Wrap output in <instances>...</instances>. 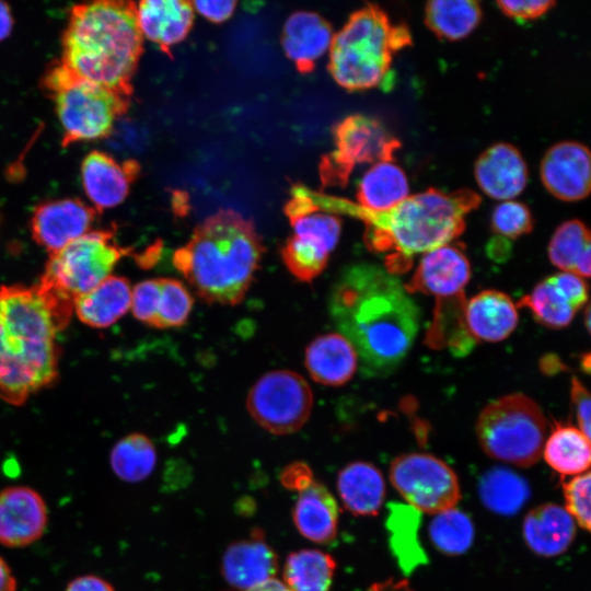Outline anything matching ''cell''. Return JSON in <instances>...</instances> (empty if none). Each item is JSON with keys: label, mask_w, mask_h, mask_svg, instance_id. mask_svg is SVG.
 <instances>
[{"label": "cell", "mask_w": 591, "mask_h": 591, "mask_svg": "<svg viewBox=\"0 0 591 591\" xmlns=\"http://www.w3.org/2000/svg\"><path fill=\"white\" fill-rule=\"evenodd\" d=\"M343 335L370 373L395 369L419 329V310L399 279L373 265H357L338 281L331 302Z\"/></svg>", "instance_id": "1"}, {"label": "cell", "mask_w": 591, "mask_h": 591, "mask_svg": "<svg viewBox=\"0 0 591 591\" xmlns=\"http://www.w3.org/2000/svg\"><path fill=\"white\" fill-rule=\"evenodd\" d=\"M73 304L45 289L0 288V398L22 405L51 384L58 370L56 336L69 323Z\"/></svg>", "instance_id": "2"}, {"label": "cell", "mask_w": 591, "mask_h": 591, "mask_svg": "<svg viewBox=\"0 0 591 591\" xmlns=\"http://www.w3.org/2000/svg\"><path fill=\"white\" fill-rule=\"evenodd\" d=\"M306 194L318 210L361 219L367 246L386 254V271L392 275L407 270L415 254H425L457 237L465 229V215L480 204L479 195L471 189L444 193L430 188L408 196L390 210L374 212L349 200L309 189Z\"/></svg>", "instance_id": "3"}, {"label": "cell", "mask_w": 591, "mask_h": 591, "mask_svg": "<svg viewBox=\"0 0 591 591\" xmlns=\"http://www.w3.org/2000/svg\"><path fill=\"white\" fill-rule=\"evenodd\" d=\"M141 51L136 4L101 0L71 9L59 62L78 78L130 97Z\"/></svg>", "instance_id": "4"}, {"label": "cell", "mask_w": 591, "mask_h": 591, "mask_svg": "<svg viewBox=\"0 0 591 591\" xmlns=\"http://www.w3.org/2000/svg\"><path fill=\"white\" fill-rule=\"evenodd\" d=\"M264 252L251 220L221 210L204 220L186 245L175 251L174 266L209 303L235 305L248 290Z\"/></svg>", "instance_id": "5"}, {"label": "cell", "mask_w": 591, "mask_h": 591, "mask_svg": "<svg viewBox=\"0 0 591 591\" xmlns=\"http://www.w3.org/2000/svg\"><path fill=\"white\" fill-rule=\"evenodd\" d=\"M410 43L405 25L393 24L381 8L368 4L352 13L333 37L329 72L349 91L379 86L390 78L394 53Z\"/></svg>", "instance_id": "6"}, {"label": "cell", "mask_w": 591, "mask_h": 591, "mask_svg": "<svg viewBox=\"0 0 591 591\" xmlns=\"http://www.w3.org/2000/svg\"><path fill=\"white\" fill-rule=\"evenodd\" d=\"M43 85L54 100L63 147L106 137L129 105V96L78 78L60 62L47 71Z\"/></svg>", "instance_id": "7"}, {"label": "cell", "mask_w": 591, "mask_h": 591, "mask_svg": "<svg viewBox=\"0 0 591 591\" xmlns=\"http://www.w3.org/2000/svg\"><path fill=\"white\" fill-rule=\"evenodd\" d=\"M546 428L540 406L529 396L514 393L499 397L482 410L476 434L488 456L529 467L542 456Z\"/></svg>", "instance_id": "8"}, {"label": "cell", "mask_w": 591, "mask_h": 591, "mask_svg": "<svg viewBox=\"0 0 591 591\" xmlns=\"http://www.w3.org/2000/svg\"><path fill=\"white\" fill-rule=\"evenodd\" d=\"M128 253L115 242L113 232L90 231L49 255L38 285L73 304L109 277Z\"/></svg>", "instance_id": "9"}, {"label": "cell", "mask_w": 591, "mask_h": 591, "mask_svg": "<svg viewBox=\"0 0 591 591\" xmlns=\"http://www.w3.org/2000/svg\"><path fill=\"white\" fill-rule=\"evenodd\" d=\"M335 150L320 164L322 183L344 186L357 164L392 161L399 141L379 120L350 115L334 129Z\"/></svg>", "instance_id": "10"}, {"label": "cell", "mask_w": 591, "mask_h": 591, "mask_svg": "<svg viewBox=\"0 0 591 591\" xmlns=\"http://www.w3.org/2000/svg\"><path fill=\"white\" fill-rule=\"evenodd\" d=\"M313 396L308 382L298 373L276 370L252 386L246 406L252 418L274 434L298 431L308 420Z\"/></svg>", "instance_id": "11"}, {"label": "cell", "mask_w": 591, "mask_h": 591, "mask_svg": "<svg viewBox=\"0 0 591 591\" xmlns=\"http://www.w3.org/2000/svg\"><path fill=\"white\" fill-rule=\"evenodd\" d=\"M390 480L408 506L418 512L437 514L455 508L461 498L455 472L428 453H407L394 459Z\"/></svg>", "instance_id": "12"}, {"label": "cell", "mask_w": 591, "mask_h": 591, "mask_svg": "<svg viewBox=\"0 0 591 591\" xmlns=\"http://www.w3.org/2000/svg\"><path fill=\"white\" fill-rule=\"evenodd\" d=\"M293 234L281 255L289 271L301 281H311L325 268L336 246L341 221L337 216L315 210L290 219Z\"/></svg>", "instance_id": "13"}, {"label": "cell", "mask_w": 591, "mask_h": 591, "mask_svg": "<svg viewBox=\"0 0 591 591\" xmlns=\"http://www.w3.org/2000/svg\"><path fill=\"white\" fill-rule=\"evenodd\" d=\"M48 523V509L43 496L24 485L0 490V544L21 548L38 541Z\"/></svg>", "instance_id": "14"}, {"label": "cell", "mask_w": 591, "mask_h": 591, "mask_svg": "<svg viewBox=\"0 0 591 591\" xmlns=\"http://www.w3.org/2000/svg\"><path fill=\"white\" fill-rule=\"evenodd\" d=\"M96 213L93 207L77 198L44 202L31 219L33 239L50 255L89 233Z\"/></svg>", "instance_id": "15"}, {"label": "cell", "mask_w": 591, "mask_h": 591, "mask_svg": "<svg viewBox=\"0 0 591 591\" xmlns=\"http://www.w3.org/2000/svg\"><path fill=\"white\" fill-rule=\"evenodd\" d=\"M541 178L545 188L560 200L583 199L591 186L588 148L576 141L556 143L543 157Z\"/></svg>", "instance_id": "16"}, {"label": "cell", "mask_w": 591, "mask_h": 591, "mask_svg": "<svg viewBox=\"0 0 591 591\" xmlns=\"http://www.w3.org/2000/svg\"><path fill=\"white\" fill-rule=\"evenodd\" d=\"M470 278L471 265L464 252L445 244L424 254L404 288L407 293L420 292L448 299L463 293Z\"/></svg>", "instance_id": "17"}, {"label": "cell", "mask_w": 591, "mask_h": 591, "mask_svg": "<svg viewBox=\"0 0 591 591\" xmlns=\"http://www.w3.org/2000/svg\"><path fill=\"white\" fill-rule=\"evenodd\" d=\"M277 570V554L259 529H254L248 537L230 544L221 558L222 577L236 591L274 579Z\"/></svg>", "instance_id": "18"}, {"label": "cell", "mask_w": 591, "mask_h": 591, "mask_svg": "<svg viewBox=\"0 0 591 591\" xmlns=\"http://www.w3.org/2000/svg\"><path fill=\"white\" fill-rule=\"evenodd\" d=\"M139 172L134 160L118 162L112 155L92 151L83 160L81 176L86 197L96 211L121 204Z\"/></svg>", "instance_id": "19"}, {"label": "cell", "mask_w": 591, "mask_h": 591, "mask_svg": "<svg viewBox=\"0 0 591 591\" xmlns=\"http://www.w3.org/2000/svg\"><path fill=\"white\" fill-rule=\"evenodd\" d=\"M475 178L480 189L498 200H510L526 186L528 169L519 150L509 143H496L475 163Z\"/></svg>", "instance_id": "20"}, {"label": "cell", "mask_w": 591, "mask_h": 591, "mask_svg": "<svg viewBox=\"0 0 591 591\" xmlns=\"http://www.w3.org/2000/svg\"><path fill=\"white\" fill-rule=\"evenodd\" d=\"M141 36L169 54L188 34L193 21L192 2L178 0H146L136 5Z\"/></svg>", "instance_id": "21"}, {"label": "cell", "mask_w": 591, "mask_h": 591, "mask_svg": "<svg viewBox=\"0 0 591 591\" xmlns=\"http://www.w3.org/2000/svg\"><path fill=\"white\" fill-rule=\"evenodd\" d=\"M333 37L331 25L322 16L314 12L298 11L285 23L282 47L297 69L305 73L329 50Z\"/></svg>", "instance_id": "22"}, {"label": "cell", "mask_w": 591, "mask_h": 591, "mask_svg": "<svg viewBox=\"0 0 591 591\" xmlns=\"http://www.w3.org/2000/svg\"><path fill=\"white\" fill-rule=\"evenodd\" d=\"M464 320L475 343H497L506 339L515 329L518 311L506 293L485 290L466 301Z\"/></svg>", "instance_id": "23"}, {"label": "cell", "mask_w": 591, "mask_h": 591, "mask_svg": "<svg viewBox=\"0 0 591 591\" xmlns=\"http://www.w3.org/2000/svg\"><path fill=\"white\" fill-rule=\"evenodd\" d=\"M522 536L533 553L543 557H555L571 545L576 536V522L564 507L543 503L525 515Z\"/></svg>", "instance_id": "24"}, {"label": "cell", "mask_w": 591, "mask_h": 591, "mask_svg": "<svg viewBox=\"0 0 591 591\" xmlns=\"http://www.w3.org/2000/svg\"><path fill=\"white\" fill-rule=\"evenodd\" d=\"M292 519L299 533L318 544L332 542L338 530V506L331 491L311 479L298 490Z\"/></svg>", "instance_id": "25"}, {"label": "cell", "mask_w": 591, "mask_h": 591, "mask_svg": "<svg viewBox=\"0 0 591 591\" xmlns=\"http://www.w3.org/2000/svg\"><path fill=\"white\" fill-rule=\"evenodd\" d=\"M304 363L314 381L338 386L355 374L358 355L343 334L329 333L316 337L308 346Z\"/></svg>", "instance_id": "26"}, {"label": "cell", "mask_w": 591, "mask_h": 591, "mask_svg": "<svg viewBox=\"0 0 591 591\" xmlns=\"http://www.w3.org/2000/svg\"><path fill=\"white\" fill-rule=\"evenodd\" d=\"M337 490L344 507L355 515H376L385 498L381 472L368 462L346 465L337 476Z\"/></svg>", "instance_id": "27"}, {"label": "cell", "mask_w": 591, "mask_h": 591, "mask_svg": "<svg viewBox=\"0 0 591 591\" xmlns=\"http://www.w3.org/2000/svg\"><path fill=\"white\" fill-rule=\"evenodd\" d=\"M132 289L126 278L109 276L73 302L78 318L92 327L113 325L131 305Z\"/></svg>", "instance_id": "28"}, {"label": "cell", "mask_w": 591, "mask_h": 591, "mask_svg": "<svg viewBox=\"0 0 591 591\" xmlns=\"http://www.w3.org/2000/svg\"><path fill=\"white\" fill-rule=\"evenodd\" d=\"M408 196L406 174L393 161L374 163L363 174L357 189L358 205L374 212L390 210Z\"/></svg>", "instance_id": "29"}, {"label": "cell", "mask_w": 591, "mask_h": 591, "mask_svg": "<svg viewBox=\"0 0 591 591\" xmlns=\"http://www.w3.org/2000/svg\"><path fill=\"white\" fill-rule=\"evenodd\" d=\"M545 462L561 476H576L590 466V439L577 427L556 424L544 442Z\"/></svg>", "instance_id": "30"}, {"label": "cell", "mask_w": 591, "mask_h": 591, "mask_svg": "<svg viewBox=\"0 0 591 591\" xmlns=\"http://www.w3.org/2000/svg\"><path fill=\"white\" fill-rule=\"evenodd\" d=\"M464 294L437 299L434 315L426 336L432 348L448 347L457 356L466 355L475 345L467 332L464 320Z\"/></svg>", "instance_id": "31"}, {"label": "cell", "mask_w": 591, "mask_h": 591, "mask_svg": "<svg viewBox=\"0 0 591 591\" xmlns=\"http://www.w3.org/2000/svg\"><path fill=\"white\" fill-rule=\"evenodd\" d=\"M548 257L563 271L589 277L591 241L584 223L577 219L561 223L549 241Z\"/></svg>", "instance_id": "32"}, {"label": "cell", "mask_w": 591, "mask_h": 591, "mask_svg": "<svg viewBox=\"0 0 591 591\" xmlns=\"http://www.w3.org/2000/svg\"><path fill=\"white\" fill-rule=\"evenodd\" d=\"M483 505L500 515L515 514L528 501L530 487L526 480L506 467H494L478 483Z\"/></svg>", "instance_id": "33"}, {"label": "cell", "mask_w": 591, "mask_h": 591, "mask_svg": "<svg viewBox=\"0 0 591 591\" xmlns=\"http://www.w3.org/2000/svg\"><path fill=\"white\" fill-rule=\"evenodd\" d=\"M336 569L335 559L320 549L291 553L283 566V583L290 591H328Z\"/></svg>", "instance_id": "34"}, {"label": "cell", "mask_w": 591, "mask_h": 591, "mask_svg": "<svg viewBox=\"0 0 591 591\" xmlns=\"http://www.w3.org/2000/svg\"><path fill=\"white\" fill-rule=\"evenodd\" d=\"M425 21L439 37L456 40L468 35L482 19V9L472 0H432L426 3Z\"/></svg>", "instance_id": "35"}, {"label": "cell", "mask_w": 591, "mask_h": 591, "mask_svg": "<svg viewBox=\"0 0 591 591\" xmlns=\"http://www.w3.org/2000/svg\"><path fill=\"white\" fill-rule=\"evenodd\" d=\"M157 450L144 434L130 433L118 440L109 454L113 473L125 483L147 479L157 465Z\"/></svg>", "instance_id": "36"}, {"label": "cell", "mask_w": 591, "mask_h": 591, "mask_svg": "<svg viewBox=\"0 0 591 591\" xmlns=\"http://www.w3.org/2000/svg\"><path fill=\"white\" fill-rule=\"evenodd\" d=\"M518 305L528 308L538 323L551 328L569 325L578 311L551 277L538 282Z\"/></svg>", "instance_id": "37"}, {"label": "cell", "mask_w": 591, "mask_h": 591, "mask_svg": "<svg viewBox=\"0 0 591 591\" xmlns=\"http://www.w3.org/2000/svg\"><path fill=\"white\" fill-rule=\"evenodd\" d=\"M418 525V511L409 506L392 505L387 518V528L392 532L391 545L405 572H410L426 559L417 538Z\"/></svg>", "instance_id": "38"}, {"label": "cell", "mask_w": 591, "mask_h": 591, "mask_svg": "<svg viewBox=\"0 0 591 591\" xmlns=\"http://www.w3.org/2000/svg\"><path fill=\"white\" fill-rule=\"evenodd\" d=\"M428 532L433 546L450 556L465 553L475 536L472 519L456 507L434 514Z\"/></svg>", "instance_id": "39"}, {"label": "cell", "mask_w": 591, "mask_h": 591, "mask_svg": "<svg viewBox=\"0 0 591 591\" xmlns=\"http://www.w3.org/2000/svg\"><path fill=\"white\" fill-rule=\"evenodd\" d=\"M193 308V298L178 280L159 278V298L154 327L166 328L183 325Z\"/></svg>", "instance_id": "40"}, {"label": "cell", "mask_w": 591, "mask_h": 591, "mask_svg": "<svg viewBox=\"0 0 591 591\" xmlns=\"http://www.w3.org/2000/svg\"><path fill=\"white\" fill-rule=\"evenodd\" d=\"M491 228L499 236L517 239L532 230L533 218L524 204L506 200L495 207Z\"/></svg>", "instance_id": "41"}, {"label": "cell", "mask_w": 591, "mask_h": 591, "mask_svg": "<svg viewBox=\"0 0 591 591\" xmlns=\"http://www.w3.org/2000/svg\"><path fill=\"white\" fill-rule=\"evenodd\" d=\"M590 472L576 475L564 484L565 509L582 529L590 530Z\"/></svg>", "instance_id": "42"}, {"label": "cell", "mask_w": 591, "mask_h": 591, "mask_svg": "<svg viewBox=\"0 0 591 591\" xmlns=\"http://www.w3.org/2000/svg\"><path fill=\"white\" fill-rule=\"evenodd\" d=\"M159 298V278L139 282L132 289L131 305L132 314L139 321L153 326Z\"/></svg>", "instance_id": "43"}, {"label": "cell", "mask_w": 591, "mask_h": 591, "mask_svg": "<svg viewBox=\"0 0 591 591\" xmlns=\"http://www.w3.org/2000/svg\"><path fill=\"white\" fill-rule=\"evenodd\" d=\"M551 279L577 310L584 305L588 299V286L582 277L572 273L560 271L551 276Z\"/></svg>", "instance_id": "44"}, {"label": "cell", "mask_w": 591, "mask_h": 591, "mask_svg": "<svg viewBox=\"0 0 591 591\" xmlns=\"http://www.w3.org/2000/svg\"><path fill=\"white\" fill-rule=\"evenodd\" d=\"M501 11L517 20L536 19L555 4L551 0L497 1Z\"/></svg>", "instance_id": "45"}, {"label": "cell", "mask_w": 591, "mask_h": 591, "mask_svg": "<svg viewBox=\"0 0 591 591\" xmlns=\"http://www.w3.org/2000/svg\"><path fill=\"white\" fill-rule=\"evenodd\" d=\"M570 397L575 408L579 430L590 439V394L583 384L575 376L571 379Z\"/></svg>", "instance_id": "46"}, {"label": "cell", "mask_w": 591, "mask_h": 591, "mask_svg": "<svg viewBox=\"0 0 591 591\" xmlns=\"http://www.w3.org/2000/svg\"><path fill=\"white\" fill-rule=\"evenodd\" d=\"M193 9H195L200 15L205 16L212 22H223L228 20L234 12L235 1H195L192 2Z\"/></svg>", "instance_id": "47"}, {"label": "cell", "mask_w": 591, "mask_h": 591, "mask_svg": "<svg viewBox=\"0 0 591 591\" xmlns=\"http://www.w3.org/2000/svg\"><path fill=\"white\" fill-rule=\"evenodd\" d=\"M65 591H115L113 584L96 575L76 577L66 587Z\"/></svg>", "instance_id": "48"}, {"label": "cell", "mask_w": 591, "mask_h": 591, "mask_svg": "<svg viewBox=\"0 0 591 591\" xmlns=\"http://www.w3.org/2000/svg\"><path fill=\"white\" fill-rule=\"evenodd\" d=\"M311 479L313 478L310 468L302 463L288 466L282 474L283 484L298 490L304 487Z\"/></svg>", "instance_id": "49"}, {"label": "cell", "mask_w": 591, "mask_h": 591, "mask_svg": "<svg viewBox=\"0 0 591 591\" xmlns=\"http://www.w3.org/2000/svg\"><path fill=\"white\" fill-rule=\"evenodd\" d=\"M16 578L9 564L0 556V591H16Z\"/></svg>", "instance_id": "50"}, {"label": "cell", "mask_w": 591, "mask_h": 591, "mask_svg": "<svg viewBox=\"0 0 591 591\" xmlns=\"http://www.w3.org/2000/svg\"><path fill=\"white\" fill-rule=\"evenodd\" d=\"M369 591H415L407 580H387L372 584Z\"/></svg>", "instance_id": "51"}, {"label": "cell", "mask_w": 591, "mask_h": 591, "mask_svg": "<svg viewBox=\"0 0 591 591\" xmlns=\"http://www.w3.org/2000/svg\"><path fill=\"white\" fill-rule=\"evenodd\" d=\"M13 27V19L7 3L0 1V40L8 37Z\"/></svg>", "instance_id": "52"}, {"label": "cell", "mask_w": 591, "mask_h": 591, "mask_svg": "<svg viewBox=\"0 0 591 591\" xmlns=\"http://www.w3.org/2000/svg\"><path fill=\"white\" fill-rule=\"evenodd\" d=\"M242 591H290V590L282 581L274 578L256 587L242 590Z\"/></svg>", "instance_id": "53"}, {"label": "cell", "mask_w": 591, "mask_h": 591, "mask_svg": "<svg viewBox=\"0 0 591 591\" xmlns=\"http://www.w3.org/2000/svg\"><path fill=\"white\" fill-rule=\"evenodd\" d=\"M584 315H586V326H587V329L589 332L590 331V308H589V305H587Z\"/></svg>", "instance_id": "54"}]
</instances>
